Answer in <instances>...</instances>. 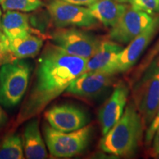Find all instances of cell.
<instances>
[{
  "instance_id": "1",
  "label": "cell",
  "mask_w": 159,
  "mask_h": 159,
  "mask_svg": "<svg viewBox=\"0 0 159 159\" xmlns=\"http://www.w3.org/2000/svg\"><path fill=\"white\" fill-rule=\"evenodd\" d=\"M88 59L70 55L47 43L38 59L34 82L15 121V127L34 118L80 75L86 71Z\"/></svg>"
},
{
  "instance_id": "2",
  "label": "cell",
  "mask_w": 159,
  "mask_h": 159,
  "mask_svg": "<svg viewBox=\"0 0 159 159\" xmlns=\"http://www.w3.org/2000/svg\"><path fill=\"white\" fill-rule=\"evenodd\" d=\"M143 134V121L136 106L129 104L122 116L101 139L99 148L116 156L130 157L136 153Z\"/></svg>"
},
{
  "instance_id": "3",
  "label": "cell",
  "mask_w": 159,
  "mask_h": 159,
  "mask_svg": "<svg viewBox=\"0 0 159 159\" xmlns=\"http://www.w3.org/2000/svg\"><path fill=\"white\" fill-rule=\"evenodd\" d=\"M30 64L24 59H16L0 66V104L12 108L19 104L28 87Z\"/></svg>"
},
{
  "instance_id": "4",
  "label": "cell",
  "mask_w": 159,
  "mask_h": 159,
  "mask_svg": "<svg viewBox=\"0 0 159 159\" xmlns=\"http://www.w3.org/2000/svg\"><path fill=\"white\" fill-rule=\"evenodd\" d=\"M92 128L86 125L71 132H61L44 125L43 134L51 156L55 158H71L81 154L90 142Z\"/></svg>"
},
{
  "instance_id": "5",
  "label": "cell",
  "mask_w": 159,
  "mask_h": 159,
  "mask_svg": "<svg viewBox=\"0 0 159 159\" xmlns=\"http://www.w3.org/2000/svg\"><path fill=\"white\" fill-rule=\"evenodd\" d=\"M135 100L145 125L154 119L159 105V58L154 61L139 84L135 85Z\"/></svg>"
},
{
  "instance_id": "6",
  "label": "cell",
  "mask_w": 159,
  "mask_h": 159,
  "mask_svg": "<svg viewBox=\"0 0 159 159\" xmlns=\"http://www.w3.org/2000/svg\"><path fill=\"white\" fill-rule=\"evenodd\" d=\"M159 31V15L155 16L152 23L131 41L116 57L100 72L114 75L124 72L137 62L139 57Z\"/></svg>"
},
{
  "instance_id": "7",
  "label": "cell",
  "mask_w": 159,
  "mask_h": 159,
  "mask_svg": "<svg viewBox=\"0 0 159 159\" xmlns=\"http://www.w3.org/2000/svg\"><path fill=\"white\" fill-rule=\"evenodd\" d=\"M53 43L69 54L89 59L96 52L100 45L98 38L75 27L57 28L52 32Z\"/></svg>"
},
{
  "instance_id": "8",
  "label": "cell",
  "mask_w": 159,
  "mask_h": 159,
  "mask_svg": "<svg viewBox=\"0 0 159 159\" xmlns=\"http://www.w3.org/2000/svg\"><path fill=\"white\" fill-rule=\"evenodd\" d=\"M47 8L57 28H89L97 25V20L91 15L89 8L83 6L73 5L63 0H49Z\"/></svg>"
},
{
  "instance_id": "9",
  "label": "cell",
  "mask_w": 159,
  "mask_h": 159,
  "mask_svg": "<svg viewBox=\"0 0 159 159\" xmlns=\"http://www.w3.org/2000/svg\"><path fill=\"white\" fill-rule=\"evenodd\" d=\"M154 17L129 5L120 19L111 27L109 39L121 44L129 43L152 23Z\"/></svg>"
},
{
  "instance_id": "10",
  "label": "cell",
  "mask_w": 159,
  "mask_h": 159,
  "mask_svg": "<svg viewBox=\"0 0 159 159\" xmlns=\"http://www.w3.org/2000/svg\"><path fill=\"white\" fill-rule=\"evenodd\" d=\"M49 125L61 132H71L86 126L89 117L82 109L72 105H60L45 113Z\"/></svg>"
},
{
  "instance_id": "11",
  "label": "cell",
  "mask_w": 159,
  "mask_h": 159,
  "mask_svg": "<svg viewBox=\"0 0 159 159\" xmlns=\"http://www.w3.org/2000/svg\"><path fill=\"white\" fill-rule=\"evenodd\" d=\"M114 81V75L100 71H85L75 80L66 91L83 98H93L102 94Z\"/></svg>"
},
{
  "instance_id": "12",
  "label": "cell",
  "mask_w": 159,
  "mask_h": 159,
  "mask_svg": "<svg viewBox=\"0 0 159 159\" xmlns=\"http://www.w3.org/2000/svg\"><path fill=\"white\" fill-rule=\"evenodd\" d=\"M129 94V89L124 83L115 87L112 94L99 111V121L105 135L122 116Z\"/></svg>"
},
{
  "instance_id": "13",
  "label": "cell",
  "mask_w": 159,
  "mask_h": 159,
  "mask_svg": "<svg viewBox=\"0 0 159 159\" xmlns=\"http://www.w3.org/2000/svg\"><path fill=\"white\" fill-rule=\"evenodd\" d=\"M129 5L118 0H99L89 6L91 15L105 27H112L122 16Z\"/></svg>"
},
{
  "instance_id": "14",
  "label": "cell",
  "mask_w": 159,
  "mask_h": 159,
  "mask_svg": "<svg viewBox=\"0 0 159 159\" xmlns=\"http://www.w3.org/2000/svg\"><path fill=\"white\" fill-rule=\"evenodd\" d=\"M2 30L8 39H16L29 33L41 35L30 25L28 15L21 11H7L2 16Z\"/></svg>"
},
{
  "instance_id": "15",
  "label": "cell",
  "mask_w": 159,
  "mask_h": 159,
  "mask_svg": "<svg viewBox=\"0 0 159 159\" xmlns=\"http://www.w3.org/2000/svg\"><path fill=\"white\" fill-rule=\"evenodd\" d=\"M24 130L23 144L26 158L43 159L47 158V150L40 132L37 119H30Z\"/></svg>"
},
{
  "instance_id": "16",
  "label": "cell",
  "mask_w": 159,
  "mask_h": 159,
  "mask_svg": "<svg viewBox=\"0 0 159 159\" xmlns=\"http://www.w3.org/2000/svg\"><path fill=\"white\" fill-rule=\"evenodd\" d=\"M7 39L10 50L16 59L35 57L39 54L43 43L41 35L33 33H29L16 39L7 38Z\"/></svg>"
},
{
  "instance_id": "17",
  "label": "cell",
  "mask_w": 159,
  "mask_h": 159,
  "mask_svg": "<svg viewBox=\"0 0 159 159\" xmlns=\"http://www.w3.org/2000/svg\"><path fill=\"white\" fill-rule=\"evenodd\" d=\"M123 49L113 41H102L96 52L88 59L86 71H102Z\"/></svg>"
},
{
  "instance_id": "18",
  "label": "cell",
  "mask_w": 159,
  "mask_h": 159,
  "mask_svg": "<svg viewBox=\"0 0 159 159\" xmlns=\"http://www.w3.org/2000/svg\"><path fill=\"white\" fill-rule=\"evenodd\" d=\"M24 156L23 140L19 135L11 134L0 143V159H22Z\"/></svg>"
},
{
  "instance_id": "19",
  "label": "cell",
  "mask_w": 159,
  "mask_h": 159,
  "mask_svg": "<svg viewBox=\"0 0 159 159\" xmlns=\"http://www.w3.org/2000/svg\"><path fill=\"white\" fill-rule=\"evenodd\" d=\"M43 5L42 0H4L1 4L3 11L30 12Z\"/></svg>"
},
{
  "instance_id": "20",
  "label": "cell",
  "mask_w": 159,
  "mask_h": 159,
  "mask_svg": "<svg viewBox=\"0 0 159 159\" xmlns=\"http://www.w3.org/2000/svg\"><path fill=\"white\" fill-rule=\"evenodd\" d=\"M151 16L159 15V0H118Z\"/></svg>"
},
{
  "instance_id": "21",
  "label": "cell",
  "mask_w": 159,
  "mask_h": 159,
  "mask_svg": "<svg viewBox=\"0 0 159 159\" xmlns=\"http://www.w3.org/2000/svg\"><path fill=\"white\" fill-rule=\"evenodd\" d=\"M16 58L13 56L10 50L8 45V39L2 33L0 36V65L6 63L11 62Z\"/></svg>"
},
{
  "instance_id": "22",
  "label": "cell",
  "mask_w": 159,
  "mask_h": 159,
  "mask_svg": "<svg viewBox=\"0 0 159 159\" xmlns=\"http://www.w3.org/2000/svg\"><path fill=\"white\" fill-rule=\"evenodd\" d=\"M159 127V105L158 107V110L155 116L154 119H152V122L149 125V128L147 130L146 135H145V144L149 146L152 142L154 135L156 134V131Z\"/></svg>"
},
{
  "instance_id": "23",
  "label": "cell",
  "mask_w": 159,
  "mask_h": 159,
  "mask_svg": "<svg viewBox=\"0 0 159 159\" xmlns=\"http://www.w3.org/2000/svg\"><path fill=\"white\" fill-rule=\"evenodd\" d=\"M159 154V127L156 131L154 135L153 139H152V155L155 158Z\"/></svg>"
},
{
  "instance_id": "24",
  "label": "cell",
  "mask_w": 159,
  "mask_h": 159,
  "mask_svg": "<svg viewBox=\"0 0 159 159\" xmlns=\"http://www.w3.org/2000/svg\"><path fill=\"white\" fill-rule=\"evenodd\" d=\"M66 2L73 4V5H80V6H90L95 2H97L99 0H63Z\"/></svg>"
},
{
  "instance_id": "25",
  "label": "cell",
  "mask_w": 159,
  "mask_h": 159,
  "mask_svg": "<svg viewBox=\"0 0 159 159\" xmlns=\"http://www.w3.org/2000/svg\"><path fill=\"white\" fill-rule=\"evenodd\" d=\"M7 121V116L5 111L0 106V130L5 126Z\"/></svg>"
},
{
  "instance_id": "26",
  "label": "cell",
  "mask_w": 159,
  "mask_h": 159,
  "mask_svg": "<svg viewBox=\"0 0 159 159\" xmlns=\"http://www.w3.org/2000/svg\"><path fill=\"white\" fill-rule=\"evenodd\" d=\"M2 11L1 9H0V36H1L2 33Z\"/></svg>"
},
{
  "instance_id": "27",
  "label": "cell",
  "mask_w": 159,
  "mask_h": 159,
  "mask_svg": "<svg viewBox=\"0 0 159 159\" xmlns=\"http://www.w3.org/2000/svg\"><path fill=\"white\" fill-rule=\"evenodd\" d=\"M3 1H4V0H0V5H1V4L2 3Z\"/></svg>"
},
{
  "instance_id": "28",
  "label": "cell",
  "mask_w": 159,
  "mask_h": 159,
  "mask_svg": "<svg viewBox=\"0 0 159 159\" xmlns=\"http://www.w3.org/2000/svg\"><path fill=\"white\" fill-rule=\"evenodd\" d=\"M156 158H159V154L158 155V156H157L156 157Z\"/></svg>"
},
{
  "instance_id": "29",
  "label": "cell",
  "mask_w": 159,
  "mask_h": 159,
  "mask_svg": "<svg viewBox=\"0 0 159 159\" xmlns=\"http://www.w3.org/2000/svg\"><path fill=\"white\" fill-rule=\"evenodd\" d=\"M0 66H1V65H0Z\"/></svg>"
}]
</instances>
